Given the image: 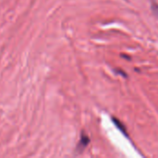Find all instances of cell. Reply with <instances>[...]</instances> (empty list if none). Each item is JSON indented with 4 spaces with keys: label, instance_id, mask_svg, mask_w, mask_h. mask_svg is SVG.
<instances>
[{
    "label": "cell",
    "instance_id": "obj_1",
    "mask_svg": "<svg viewBox=\"0 0 158 158\" xmlns=\"http://www.w3.org/2000/svg\"><path fill=\"white\" fill-rule=\"evenodd\" d=\"M89 143H90L89 137L84 132H82L81 136V140H80V142H79V143L77 145V148H76V153L77 154L82 153L84 151V149L87 147V145L89 144Z\"/></svg>",
    "mask_w": 158,
    "mask_h": 158
},
{
    "label": "cell",
    "instance_id": "obj_3",
    "mask_svg": "<svg viewBox=\"0 0 158 158\" xmlns=\"http://www.w3.org/2000/svg\"><path fill=\"white\" fill-rule=\"evenodd\" d=\"M151 8H152L153 13L157 17L158 19V4L155 0H152L151 1Z\"/></svg>",
    "mask_w": 158,
    "mask_h": 158
},
{
    "label": "cell",
    "instance_id": "obj_2",
    "mask_svg": "<svg viewBox=\"0 0 158 158\" xmlns=\"http://www.w3.org/2000/svg\"><path fill=\"white\" fill-rule=\"evenodd\" d=\"M113 119V123L122 131V133H124L126 136H127V132H126V130H125V127H124V125L121 123V121H119L118 119H117V118H112Z\"/></svg>",
    "mask_w": 158,
    "mask_h": 158
}]
</instances>
